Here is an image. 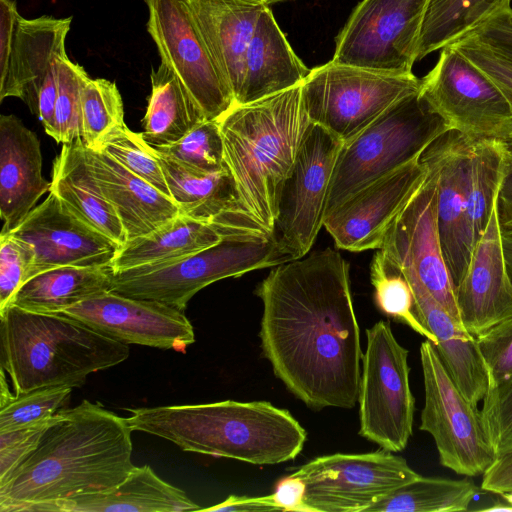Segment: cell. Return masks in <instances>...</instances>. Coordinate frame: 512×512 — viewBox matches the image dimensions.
<instances>
[{
    "instance_id": "cell-34",
    "label": "cell",
    "mask_w": 512,
    "mask_h": 512,
    "mask_svg": "<svg viewBox=\"0 0 512 512\" xmlns=\"http://www.w3.org/2000/svg\"><path fill=\"white\" fill-rule=\"evenodd\" d=\"M511 0H428L416 60L453 43L494 15L511 8Z\"/></svg>"
},
{
    "instance_id": "cell-9",
    "label": "cell",
    "mask_w": 512,
    "mask_h": 512,
    "mask_svg": "<svg viewBox=\"0 0 512 512\" xmlns=\"http://www.w3.org/2000/svg\"><path fill=\"white\" fill-rule=\"evenodd\" d=\"M366 337L358 392L359 434L383 449L401 452L412 435L415 410L409 352L387 321L368 328Z\"/></svg>"
},
{
    "instance_id": "cell-39",
    "label": "cell",
    "mask_w": 512,
    "mask_h": 512,
    "mask_svg": "<svg viewBox=\"0 0 512 512\" xmlns=\"http://www.w3.org/2000/svg\"><path fill=\"white\" fill-rule=\"evenodd\" d=\"M72 387L46 386L11 393L1 368L0 432L29 427L54 417L69 402Z\"/></svg>"
},
{
    "instance_id": "cell-17",
    "label": "cell",
    "mask_w": 512,
    "mask_h": 512,
    "mask_svg": "<svg viewBox=\"0 0 512 512\" xmlns=\"http://www.w3.org/2000/svg\"><path fill=\"white\" fill-rule=\"evenodd\" d=\"M72 17L20 16L6 69L0 72V101L17 97L36 115L49 135L53 125L60 59L67 57Z\"/></svg>"
},
{
    "instance_id": "cell-51",
    "label": "cell",
    "mask_w": 512,
    "mask_h": 512,
    "mask_svg": "<svg viewBox=\"0 0 512 512\" xmlns=\"http://www.w3.org/2000/svg\"><path fill=\"white\" fill-rule=\"evenodd\" d=\"M199 511L214 512H269L280 511L273 494L265 496L230 495L224 501L210 507L200 508Z\"/></svg>"
},
{
    "instance_id": "cell-5",
    "label": "cell",
    "mask_w": 512,
    "mask_h": 512,
    "mask_svg": "<svg viewBox=\"0 0 512 512\" xmlns=\"http://www.w3.org/2000/svg\"><path fill=\"white\" fill-rule=\"evenodd\" d=\"M128 357V344L64 313H36L12 304L0 310V365L15 394L46 386L81 387L89 374Z\"/></svg>"
},
{
    "instance_id": "cell-13",
    "label": "cell",
    "mask_w": 512,
    "mask_h": 512,
    "mask_svg": "<svg viewBox=\"0 0 512 512\" xmlns=\"http://www.w3.org/2000/svg\"><path fill=\"white\" fill-rule=\"evenodd\" d=\"M343 142L310 123L282 187L273 235L291 260L304 257L324 226L331 178Z\"/></svg>"
},
{
    "instance_id": "cell-37",
    "label": "cell",
    "mask_w": 512,
    "mask_h": 512,
    "mask_svg": "<svg viewBox=\"0 0 512 512\" xmlns=\"http://www.w3.org/2000/svg\"><path fill=\"white\" fill-rule=\"evenodd\" d=\"M370 280L374 287L376 306L384 315L409 326L433 345L437 344L436 337L423 326L415 314L414 296L407 278L379 249L372 259Z\"/></svg>"
},
{
    "instance_id": "cell-10",
    "label": "cell",
    "mask_w": 512,
    "mask_h": 512,
    "mask_svg": "<svg viewBox=\"0 0 512 512\" xmlns=\"http://www.w3.org/2000/svg\"><path fill=\"white\" fill-rule=\"evenodd\" d=\"M420 362L424 406L419 429L433 437L442 466L460 475H483L497 455L484 430L480 410L457 388L427 339L420 346Z\"/></svg>"
},
{
    "instance_id": "cell-3",
    "label": "cell",
    "mask_w": 512,
    "mask_h": 512,
    "mask_svg": "<svg viewBox=\"0 0 512 512\" xmlns=\"http://www.w3.org/2000/svg\"><path fill=\"white\" fill-rule=\"evenodd\" d=\"M133 431L151 434L181 450L254 465L295 459L306 430L282 408L267 401L225 400L207 404L129 409Z\"/></svg>"
},
{
    "instance_id": "cell-23",
    "label": "cell",
    "mask_w": 512,
    "mask_h": 512,
    "mask_svg": "<svg viewBox=\"0 0 512 512\" xmlns=\"http://www.w3.org/2000/svg\"><path fill=\"white\" fill-rule=\"evenodd\" d=\"M455 298L462 324L474 337L512 316V284L496 202L485 231L474 245L468 267L455 286Z\"/></svg>"
},
{
    "instance_id": "cell-14",
    "label": "cell",
    "mask_w": 512,
    "mask_h": 512,
    "mask_svg": "<svg viewBox=\"0 0 512 512\" xmlns=\"http://www.w3.org/2000/svg\"><path fill=\"white\" fill-rule=\"evenodd\" d=\"M428 0H362L336 37L333 62L411 73Z\"/></svg>"
},
{
    "instance_id": "cell-7",
    "label": "cell",
    "mask_w": 512,
    "mask_h": 512,
    "mask_svg": "<svg viewBox=\"0 0 512 512\" xmlns=\"http://www.w3.org/2000/svg\"><path fill=\"white\" fill-rule=\"evenodd\" d=\"M288 261L274 236L267 240L223 238L172 261L113 272L111 291L184 311L197 292L216 281Z\"/></svg>"
},
{
    "instance_id": "cell-47",
    "label": "cell",
    "mask_w": 512,
    "mask_h": 512,
    "mask_svg": "<svg viewBox=\"0 0 512 512\" xmlns=\"http://www.w3.org/2000/svg\"><path fill=\"white\" fill-rule=\"evenodd\" d=\"M57 413L46 422L0 432V483H3L35 449L45 430L56 419Z\"/></svg>"
},
{
    "instance_id": "cell-33",
    "label": "cell",
    "mask_w": 512,
    "mask_h": 512,
    "mask_svg": "<svg viewBox=\"0 0 512 512\" xmlns=\"http://www.w3.org/2000/svg\"><path fill=\"white\" fill-rule=\"evenodd\" d=\"M151 93L142 120L144 140L151 146L177 142L207 120L178 77L164 63L152 68Z\"/></svg>"
},
{
    "instance_id": "cell-41",
    "label": "cell",
    "mask_w": 512,
    "mask_h": 512,
    "mask_svg": "<svg viewBox=\"0 0 512 512\" xmlns=\"http://www.w3.org/2000/svg\"><path fill=\"white\" fill-rule=\"evenodd\" d=\"M98 150L105 151L133 174L170 197L158 156L141 133L133 132L124 125L106 137Z\"/></svg>"
},
{
    "instance_id": "cell-49",
    "label": "cell",
    "mask_w": 512,
    "mask_h": 512,
    "mask_svg": "<svg viewBox=\"0 0 512 512\" xmlns=\"http://www.w3.org/2000/svg\"><path fill=\"white\" fill-rule=\"evenodd\" d=\"M503 146V171L496 206L502 231L512 233V138L503 140Z\"/></svg>"
},
{
    "instance_id": "cell-4",
    "label": "cell",
    "mask_w": 512,
    "mask_h": 512,
    "mask_svg": "<svg viewBox=\"0 0 512 512\" xmlns=\"http://www.w3.org/2000/svg\"><path fill=\"white\" fill-rule=\"evenodd\" d=\"M224 162L246 210L273 233L282 187L310 125L301 84L218 119Z\"/></svg>"
},
{
    "instance_id": "cell-32",
    "label": "cell",
    "mask_w": 512,
    "mask_h": 512,
    "mask_svg": "<svg viewBox=\"0 0 512 512\" xmlns=\"http://www.w3.org/2000/svg\"><path fill=\"white\" fill-rule=\"evenodd\" d=\"M222 234L213 225L179 214L154 231L128 240L110 267L113 272L172 261L217 244Z\"/></svg>"
},
{
    "instance_id": "cell-31",
    "label": "cell",
    "mask_w": 512,
    "mask_h": 512,
    "mask_svg": "<svg viewBox=\"0 0 512 512\" xmlns=\"http://www.w3.org/2000/svg\"><path fill=\"white\" fill-rule=\"evenodd\" d=\"M110 266H61L27 280L7 304L36 313H62L91 297L111 291Z\"/></svg>"
},
{
    "instance_id": "cell-19",
    "label": "cell",
    "mask_w": 512,
    "mask_h": 512,
    "mask_svg": "<svg viewBox=\"0 0 512 512\" xmlns=\"http://www.w3.org/2000/svg\"><path fill=\"white\" fill-rule=\"evenodd\" d=\"M62 313L125 344L185 352L195 332L184 311L162 302L108 291Z\"/></svg>"
},
{
    "instance_id": "cell-50",
    "label": "cell",
    "mask_w": 512,
    "mask_h": 512,
    "mask_svg": "<svg viewBox=\"0 0 512 512\" xmlns=\"http://www.w3.org/2000/svg\"><path fill=\"white\" fill-rule=\"evenodd\" d=\"M481 489L497 495L512 492V448L498 454L483 473Z\"/></svg>"
},
{
    "instance_id": "cell-42",
    "label": "cell",
    "mask_w": 512,
    "mask_h": 512,
    "mask_svg": "<svg viewBox=\"0 0 512 512\" xmlns=\"http://www.w3.org/2000/svg\"><path fill=\"white\" fill-rule=\"evenodd\" d=\"M152 148L160 154L206 172L219 171L226 166L218 120H205L177 142Z\"/></svg>"
},
{
    "instance_id": "cell-26",
    "label": "cell",
    "mask_w": 512,
    "mask_h": 512,
    "mask_svg": "<svg viewBox=\"0 0 512 512\" xmlns=\"http://www.w3.org/2000/svg\"><path fill=\"white\" fill-rule=\"evenodd\" d=\"M212 59L232 92L240 93L245 53L258 20L269 6L262 0H186Z\"/></svg>"
},
{
    "instance_id": "cell-15",
    "label": "cell",
    "mask_w": 512,
    "mask_h": 512,
    "mask_svg": "<svg viewBox=\"0 0 512 512\" xmlns=\"http://www.w3.org/2000/svg\"><path fill=\"white\" fill-rule=\"evenodd\" d=\"M147 31L161 62L170 68L203 111L218 120L234 105L186 0H145Z\"/></svg>"
},
{
    "instance_id": "cell-16",
    "label": "cell",
    "mask_w": 512,
    "mask_h": 512,
    "mask_svg": "<svg viewBox=\"0 0 512 512\" xmlns=\"http://www.w3.org/2000/svg\"><path fill=\"white\" fill-rule=\"evenodd\" d=\"M420 159L427 167L426 179L391 226L379 250L397 266L413 270L430 294L463 326L439 238L436 171L428 160L422 156Z\"/></svg>"
},
{
    "instance_id": "cell-52",
    "label": "cell",
    "mask_w": 512,
    "mask_h": 512,
    "mask_svg": "<svg viewBox=\"0 0 512 512\" xmlns=\"http://www.w3.org/2000/svg\"><path fill=\"white\" fill-rule=\"evenodd\" d=\"M280 511L306 512L304 506L305 484L293 475L281 479L272 493Z\"/></svg>"
},
{
    "instance_id": "cell-22",
    "label": "cell",
    "mask_w": 512,
    "mask_h": 512,
    "mask_svg": "<svg viewBox=\"0 0 512 512\" xmlns=\"http://www.w3.org/2000/svg\"><path fill=\"white\" fill-rule=\"evenodd\" d=\"M470 142V138L450 130L421 155L436 171L439 238L454 286L462 279L475 245L466 197V163Z\"/></svg>"
},
{
    "instance_id": "cell-36",
    "label": "cell",
    "mask_w": 512,
    "mask_h": 512,
    "mask_svg": "<svg viewBox=\"0 0 512 512\" xmlns=\"http://www.w3.org/2000/svg\"><path fill=\"white\" fill-rule=\"evenodd\" d=\"M479 487L472 481L420 476L377 501L366 512L466 511Z\"/></svg>"
},
{
    "instance_id": "cell-24",
    "label": "cell",
    "mask_w": 512,
    "mask_h": 512,
    "mask_svg": "<svg viewBox=\"0 0 512 512\" xmlns=\"http://www.w3.org/2000/svg\"><path fill=\"white\" fill-rule=\"evenodd\" d=\"M42 175V153L36 134L14 115L0 117V216L7 234L18 227L38 200L50 192Z\"/></svg>"
},
{
    "instance_id": "cell-38",
    "label": "cell",
    "mask_w": 512,
    "mask_h": 512,
    "mask_svg": "<svg viewBox=\"0 0 512 512\" xmlns=\"http://www.w3.org/2000/svg\"><path fill=\"white\" fill-rule=\"evenodd\" d=\"M81 140L98 150L106 137L126 125L121 94L116 83L104 78L88 77L81 92Z\"/></svg>"
},
{
    "instance_id": "cell-27",
    "label": "cell",
    "mask_w": 512,
    "mask_h": 512,
    "mask_svg": "<svg viewBox=\"0 0 512 512\" xmlns=\"http://www.w3.org/2000/svg\"><path fill=\"white\" fill-rule=\"evenodd\" d=\"M86 155L103 195L123 225L127 241L154 231L180 214L170 197L133 174L105 151L86 147Z\"/></svg>"
},
{
    "instance_id": "cell-11",
    "label": "cell",
    "mask_w": 512,
    "mask_h": 512,
    "mask_svg": "<svg viewBox=\"0 0 512 512\" xmlns=\"http://www.w3.org/2000/svg\"><path fill=\"white\" fill-rule=\"evenodd\" d=\"M419 94L450 130L470 139L512 138V109L498 86L451 45L421 79Z\"/></svg>"
},
{
    "instance_id": "cell-2",
    "label": "cell",
    "mask_w": 512,
    "mask_h": 512,
    "mask_svg": "<svg viewBox=\"0 0 512 512\" xmlns=\"http://www.w3.org/2000/svg\"><path fill=\"white\" fill-rule=\"evenodd\" d=\"M132 431L126 418L88 400L61 409L35 449L0 483V512H41L115 487L135 466Z\"/></svg>"
},
{
    "instance_id": "cell-6",
    "label": "cell",
    "mask_w": 512,
    "mask_h": 512,
    "mask_svg": "<svg viewBox=\"0 0 512 512\" xmlns=\"http://www.w3.org/2000/svg\"><path fill=\"white\" fill-rule=\"evenodd\" d=\"M448 131L446 122L419 91L395 103L343 143L331 178L326 215L366 185L420 158Z\"/></svg>"
},
{
    "instance_id": "cell-18",
    "label": "cell",
    "mask_w": 512,
    "mask_h": 512,
    "mask_svg": "<svg viewBox=\"0 0 512 512\" xmlns=\"http://www.w3.org/2000/svg\"><path fill=\"white\" fill-rule=\"evenodd\" d=\"M426 176L427 167L417 158L344 200L324 219L336 247L351 252L380 249Z\"/></svg>"
},
{
    "instance_id": "cell-35",
    "label": "cell",
    "mask_w": 512,
    "mask_h": 512,
    "mask_svg": "<svg viewBox=\"0 0 512 512\" xmlns=\"http://www.w3.org/2000/svg\"><path fill=\"white\" fill-rule=\"evenodd\" d=\"M502 140L471 139L466 163L468 218L475 243L485 231L503 171Z\"/></svg>"
},
{
    "instance_id": "cell-53",
    "label": "cell",
    "mask_w": 512,
    "mask_h": 512,
    "mask_svg": "<svg viewBox=\"0 0 512 512\" xmlns=\"http://www.w3.org/2000/svg\"><path fill=\"white\" fill-rule=\"evenodd\" d=\"M502 243L506 269L512 284V233L502 231Z\"/></svg>"
},
{
    "instance_id": "cell-43",
    "label": "cell",
    "mask_w": 512,
    "mask_h": 512,
    "mask_svg": "<svg viewBox=\"0 0 512 512\" xmlns=\"http://www.w3.org/2000/svg\"><path fill=\"white\" fill-rule=\"evenodd\" d=\"M34 250L11 233L0 234V310L29 279Z\"/></svg>"
},
{
    "instance_id": "cell-46",
    "label": "cell",
    "mask_w": 512,
    "mask_h": 512,
    "mask_svg": "<svg viewBox=\"0 0 512 512\" xmlns=\"http://www.w3.org/2000/svg\"><path fill=\"white\" fill-rule=\"evenodd\" d=\"M449 45L461 52L498 86L512 109V55L469 35Z\"/></svg>"
},
{
    "instance_id": "cell-28",
    "label": "cell",
    "mask_w": 512,
    "mask_h": 512,
    "mask_svg": "<svg viewBox=\"0 0 512 512\" xmlns=\"http://www.w3.org/2000/svg\"><path fill=\"white\" fill-rule=\"evenodd\" d=\"M310 70L295 54L267 6L245 53L242 85L235 105L254 102L298 86Z\"/></svg>"
},
{
    "instance_id": "cell-30",
    "label": "cell",
    "mask_w": 512,
    "mask_h": 512,
    "mask_svg": "<svg viewBox=\"0 0 512 512\" xmlns=\"http://www.w3.org/2000/svg\"><path fill=\"white\" fill-rule=\"evenodd\" d=\"M50 192L120 247L126 243L123 225L92 174L81 139L62 145L53 161Z\"/></svg>"
},
{
    "instance_id": "cell-40",
    "label": "cell",
    "mask_w": 512,
    "mask_h": 512,
    "mask_svg": "<svg viewBox=\"0 0 512 512\" xmlns=\"http://www.w3.org/2000/svg\"><path fill=\"white\" fill-rule=\"evenodd\" d=\"M89 77L84 68L62 58L58 64L57 93L50 136L57 143H71L81 139V92Z\"/></svg>"
},
{
    "instance_id": "cell-44",
    "label": "cell",
    "mask_w": 512,
    "mask_h": 512,
    "mask_svg": "<svg viewBox=\"0 0 512 512\" xmlns=\"http://www.w3.org/2000/svg\"><path fill=\"white\" fill-rule=\"evenodd\" d=\"M489 378V389L512 378V316L475 336ZM488 389V390H489Z\"/></svg>"
},
{
    "instance_id": "cell-20",
    "label": "cell",
    "mask_w": 512,
    "mask_h": 512,
    "mask_svg": "<svg viewBox=\"0 0 512 512\" xmlns=\"http://www.w3.org/2000/svg\"><path fill=\"white\" fill-rule=\"evenodd\" d=\"M10 233L34 250L29 279L61 266H110L120 248L52 192Z\"/></svg>"
},
{
    "instance_id": "cell-8",
    "label": "cell",
    "mask_w": 512,
    "mask_h": 512,
    "mask_svg": "<svg viewBox=\"0 0 512 512\" xmlns=\"http://www.w3.org/2000/svg\"><path fill=\"white\" fill-rule=\"evenodd\" d=\"M420 83L413 72L379 71L331 60L311 69L301 88L310 122L345 143L395 103L417 93Z\"/></svg>"
},
{
    "instance_id": "cell-56",
    "label": "cell",
    "mask_w": 512,
    "mask_h": 512,
    "mask_svg": "<svg viewBox=\"0 0 512 512\" xmlns=\"http://www.w3.org/2000/svg\"><path fill=\"white\" fill-rule=\"evenodd\" d=\"M262 1L265 2L267 5H270L272 3L281 2V1H285V0H262Z\"/></svg>"
},
{
    "instance_id": "cell-12",
    "label": "cell",
    "mask_w": 512,
    "mask_h": 512,
    "mask_svg": "<svg viewBox=\"0 0 512 512\" xmlns=\"http://www.w3.org/2000/svg\"><path fill=\"white\" fill-rule=\"evenodd\" d=\"M291 475L305 484L306 512H366L367 508L421 475L386 449L319 456Z\"/></svg>"
},
{
    "instance_id": "cell-21",
    "label": "cell",
    "mask_w": 512,
    "mask_h": 512,
    "mask_svg": "<svg viewBox=\"0 0 512 512\" xmlns=\"http://www.w3.org/2000/svg\"><path fill=\"white\" fill-rule=\"evenodd\" d=\"M156 154L180 214L213 225L223 238L267 240L274 236L243 206L226 166L206 172Z\"/></svg>"
},
{
    "instance_id": "cell-48",
    "label": "cell",
    "mask_w": 512,
    "mask_h": 512,
    "mask_svg": "<svg viewBox=\"0 0 512 512\" xmlns=\"http://www.w3.org/2000/svg\"><path fill=\"white\" fill-rule=\"evenodd\" d=\"M466 35L512 55V8L494 15Z\"/></svg>"
},
{
    "instance_id": "cell-55",
    "label": "cell",
    "mask_w": 512,
    "mask_h": 512,
    "mask_svg": "<svg viewBox=\"0 0 512 512\" xmlns=\"http://www.w3.org/2000/svg\"><path fill=\"white\" fill-rule=\"evenodd\" d=\"M505 501L512 505V492L503 493L500 495Z\"/></svg>"
},
{
    "instance_id": "cell-54",
    "label": "cell",
    "mask_w": 512,
    "mask_h": 512,
    "mask_svg": "<svg viewBox=\"0 0 512 512\" xmlns=\"http://www.w3.org/2000/svg\"><path fill=\"white\" fill-rule=\"evenodd\" d=\"M504 500V499H503ZM483 511H509V512H512V505L509 504L507 501H503V502H496L494 503L492 506L490 507H486V508H483L481 509Z\"/></svg>"
},
{
    "instance_id": "cell-25",
    "label": "cell",
    "mask_w": 512,
    "mask_h": 512,
    "mask_svg": "<svg viewBox=\"0 0 512 512\" xmlns=\"http://www.w3.org/2000/svg\"><path fill=\"white\" fill-rule=\"evenodd\" d=\"M399 268L412 288L416 316L437 339L434 346L445 369L463 396L477 407L489 389V378L475 337L442 307L413 270Z\"/></svg>"
},
{
    "instance_id": "cell-1",
    "label": "cell",
    "mask_w": 512,
    "mask_h": 512,
    "mask_svg": "<svg viewBox=\"0 0 512 512\" xmlns=\"http://www.w3.org/2000/svg\"><path fill=\"white\" fill-rule=\"evenodd\" d=\"M264 356L312 409L353 408L362 350L349 264L332 248L275 266L256 289Z\"/></svg>"
},
{
    "instance_id": "cell-45",
    "label": "cell",
    "mask_w": 512,
    "mask_h": 512,
    "mask_svg": "<svg viewBox=\"0 0 512 512\" xmlns=\"http://www.w3.org/2000/svg\"><path fill=\"white\" fill-rule=\"evenodd\" d=\"M482 402L483 427L498 455L512 448V378L489 389Z\"/></svg>"
},
{
    "instance_id": "cell-29",
    "label": "cell",
    "mask_w": 512,
    "mask_h": 512,
    "mask_svg": "<svg viewBox=\"0 0 512 512\" xmlns=\"http://www.w3.org/2000/svg\"><path fill=\"white\" fill-rule=\"evenodd\" d=\"M200 507L149 465L134 466L115 487L45 506L41 512H184Z\"/></svg>"
}]
</instances>
